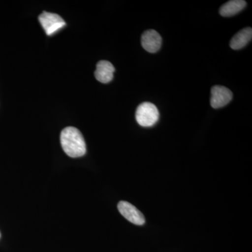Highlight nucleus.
I'll use <instances>...</instances> for the list:
<instances>
[{
    "mask_svg": "<svg viewBox=\"0 0 252 252\" xmlns=\"http://www.w3.org/2000/svg\"><path fill=\"white\" fill-rule=\"evenodd\" d=\"M118 210L123 216L131 223L138 225L145 223L144 215L132 204L126 201H121L118 204Z\"/></svg>",
    "mask_w": 252,
    "mask_h": 252,
    "instance_id": "39448f33",
    "label": "nucleus"
},
{
    "mask_svg": "<svg viewBox=\"0 0 252 252\" xmlns=\"http://www.w3.org/2000/svg\"><path fill=\"white\" fill-rule=\"evenodd\" d=\"M142 47L149 53L154 54L160 49L162 38L160 34L154 30H149L144 32L142 36Z\"/></svg>",
    "mask_w": 252,
    "mask_h": 252,
    "instance_id": "423d86ee",
    "label": "nucleus"
},
{
    "mask_svg": "<svg viewBox=\"0 0 252 252\" xmlns=\"http://www.w3.org/2000/svg\"><path fill=\"white\" fill-rule=\"evenodd\" d=\"M252 29L251 28H246L239 31L232 38L230 41L231 49L238 50L243 49L252 40Z\"/></svg>",
    "mask_w": 252,
    "mask_h": 252,
    "instance_id": "6e6552de",
    "label": "nucleus"
},
{
    "mask_svg": "<svg viewBox=\"0 0 252 252\" xmlns=\"http://www.w3.org/2000/svg\"><path fill=\"white\" fill-rule=\"evenodd\" d=\"M247 2L244 0H231L227 1L220 8V14L223 17H230L243 11Z\"/></svg>",
    "mask_w": 252,
    "mask_h": 252,
    "instance_id": "1a4fd4ad",
    "label": "nucleus"
},
{
    "mask_svg": "<svg viewBox=\"0 0 252 252\" xmlns=\"http://www.w3.org/2000/svg\"><path fill=\"white\" fill-rule=\"evenodd\" d=\"M233 99V93L225 86H215L212 88L210 104L214 109L227 105Z\"/></svg>",
    "mask_w": 252,
    "mask_h": 252,
    "instance_id": "20e7f679",
    "label": "nucleus"
},
{
    "mask_svg": "<svg viewBox=\"0 0 252 252\" xmlns=\"http://www.w3.org/2000/svg\"><path fill=\"white\" fill-rule=\"evenodd\" d=\"M39 21L48 36L53 35L66 25L64 20L59 15L46 11L39 15Z\"/></svg>",
    "mask_w": 252,
    "mask_h": 252,
    "instance_id": "7ed1b4c3",
    "label": "nucleus"
},
{
    "mask_svg": "<svg viewBox=\"0 0 252 252\" xmlns=\"http://www.w3.org/2000/svg\"><path fill=\"white\" fill-rule=\"evenodd\" d=\"M61 143L68 157L79 158L86 152L85 140L80 131L74 127H65L61 134Z\"/></svg>",
    "mask_w": 252,
    "mask_h": 252,
    "instance_id": "f257e3e1",
    "label": "nucleus"
},
{
    "mask_svg": "<svg viewBox=\"0 0 252 252\" xmlns=\"http://www.w3.org/2000/svg\"><path fill=\"white\" fill-rule=\"evenodd\" d=\"M135 118L139 125L142 127H152L158 121V109L151 102H143L137 107Z\"/></svg>",
    "mask_w": 252,
    "mask_h": 252,
    "instance_id": "f03ea898",
    "label": "nucleus"
},
{
    "mask_svg": "<svg viewBox=\"0 0 252 252\" xmlns=\"http://www.w3.org/2000/svg\"><path fill=\"white\" fill-rule=\"evenodd\" d=\"M0 237H1V233H0Z\"/></svg>",
    "mask_w": 252,
    "mask_h": 252,
    "instance_id": "9d476101",
    "label": "nucleus"
},
{
    "mask_svg": "<svg viewBox=\"0 0 252 252\" xmlns=\"http://www.w3.org/2000/svg\"><path fill=\"white\" fill-rule=\"evenodd\" d=\"M114 72H115V68L112 63L107 61H101L96 66L94 77L99 82L107 84L114 78Z\"/></svg>",
    "mask_w": 252,
    "mask_h": 252,
    "instance_id": "0eeeda50",
    "label": "nucleus"
}]
</instances>
